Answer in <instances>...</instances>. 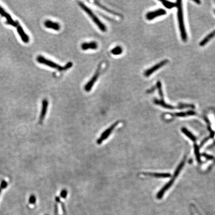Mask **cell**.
<instances>
[{
  "mask_svg": "<svg viewBox=\"0 0 215 215\" xmlns=\"http://www.w3.org/2000/svg\"><path fill=\"white\" fill-rule=\"evenodd\" d=\"M176 7H177V18L178 24H179V29L180 31L181 38L183 41H187V35L186 33L184 17L183 14L182 5L181 1H177L176 2Z\"/></svg>",
  "mask_w": 215,
  "mask_h": 215,
  "instance_id": "obj_1",
  "label": "cell"
},
{
  "mask_svg": "<svg viewBox=\"0 0 215 215\" xmlns=\"http://www.w3.org/2000/svg\"><path fill=\"white\" fill-rule=\"evenodd\" d=\"M36 60L38 63H41L42 64L50 67L51 68L57 69L59 71H64V70H67L71 68L73 65V63L71 62H69L68 63H67L64 66H61V65H59L57 63H55L54 62L50 60L47 59L41 55H39L38 57Z\"/></svg>",
  "mask_w": 215,
  "mask_h": 215,
  "instance_id": "obj_2",
  "label": "cell"
},
{
  "mask_svg": "<svg viewBox=\"0 0 215 215\" xmlns=\"http://www.w3.org/2000/svg\"><path fill=\"white\" fill-rule=\"evenodd\" d=\"M79 6L83 10H84L86 13V14L89 15L91 19H92L93 22L97 26L99 29H100L103 32H106L107 31V27L104 24L101 22L100 19L94 14L92 10H91L89 7H87L84 3L81 2H78Z\"/></svg>",
  "mask_w": 215,
  "mask_h": 215,
  "instance_id": "obj_3",
  "label": "cell"
},
{
  "mask_svg": "<svg viewBox=\"0 0 215 215\" xmlns=\"http://www.w3.org/2000/svg\"><path fill=\"white\" fill-rule=\"evenodd\" d=\"M119 124V121H116L114 123L113 125H111L108 128H107L104 131H103V133L101 134V136L99 137L97 140L96 142L98 144H101L103 142L106 140L110 136V135L113 133V131H114L117 126H118Z\"/></svg>",
  "mask_w": 215,
  "mask_h": 215,
  "instance_id": "obj_4",
  "label": "cell"
},
{
  "mask_svg": "<svg viewBox=\"0 0 215 215\" xmlns=\"http://www.w3.org/2000/svg\"><path fill=\"white\" fill-rule=\"evenodd\" d=\"M100 70H101V65H99V66L98 67V68L96 71L95 73L94 74L92 78L91 79L89 82H87V84L85 86L84 89L86 92H89L91 89H92L93 86L94 85L95 82L97 81V79H98L100 72Z\"/></svg>",
  "mask_w": 215,
  "mask_h": 215,
  "instance_id": "obj_5",
  "label": "cell"
},
{
  "mask_svg": "<svg viewBox=\"0 0 215 215\" xmlns=\"http://www.w3.org/2000/svg\"><path fill=\"white\" fill-rule=\"evenodd\" d=\"M168 62V60L165 59L164 60H162L160 62L157 63V64L154 65V66H152V67H151L149 69L146 70L145 72L144 73V75L145 77H149L151 74L154 73V72L158 70L159 69L161 68V67H162V66L166 65Z\"/></svg>",
  "mask_w": 215,
  "mask_h": 215,
  "instance_id": "obj_6",
  "label": "cell"
},
{
  "mask_svg": "<svg viewBox=\"0 0 215 215\" xmlns=\"http://www.w3.org/2000/svg\"><path fill=\"white\" fill-rule=\"evenodd\" d=\"M166 14V10L164 9H158L157 10H154L152 12H150L147 13L146 15V19L149 21H151L153 19H155L161 15H164Z\"/></svg>",
  "mask_w": 215,
  "mask_h": 215,
  "instance_id": "obj_7",
  "label": "cell"
},
{
  "mask_svg": "<svg viewBox=\"0 0 215 215\" xmlns=\"http://www.w3.org/2000/svg\"><path fill=\"white\" fill-rule=\"evenodd\" d=\"M0 15H2V17H6V19L7 20V23L11 26L17 27L19 25V22L17 21L16 22L14 21L11 17V16L9 14H8L1 6H0Z\"/></svg>",
  "mask_w": 215,
  "mask_h": 215,
  "instance_id": "obj_8",
  "label": "cell"
},
{
  "mask_svg": "<svg viewBox=\"0 0 215 215\" xmlns=\"http://www.w3.org/2000/svg\"><path fill=\"white\" fill-rule=\"evenodd\" d=\"M48 107V101L46 99H43L42 102V107H41V113L39 116V123L41 124L45 119V117L46 116L47 111Z\"/></svg>",
  "mask_w": 215,
  "mask_h": 215,
  "instance_id": "obj_9",
  "label": "cell"
},
{
  "mask_svg": "<svg viewBox=\"0 0 215 215\" xmlns=\"http://www.w3.org/2000/svg\"><path fill=\"white\" fill-rule=\"evenodd\" d=\"M176 177H177L173 175V177L172 179H171L167 183V184L160 190V191L159 192L157 195V198L158 199H161V198H162L163 196V195H164L166 191H167V190L169 189V188L172 185Z\"/></svg>",
  "mask_w": 215,
  "mask_h": 215,
  "instance_id": "obj_10",
  "label": "cell"
},
{
  "mask_svg": "<svg viewBox=\"0 0 215 215\" xmlns=\"http://www.w3.org/2000/svg\"><path fill=\"white\" fill-rule=\"evenodd\" d=\"M45 26L47 29H53L56 31H59L61 29V26L59 23L50 20H46V21H45Z\"/></svg>",
  "mask_w": 215,
  "mask_h": 215,
  "instance_id": "obj_11",
  "label": "cell"
},
{
  "mask_svg": "<svg viewBox=\"0 0 215 215\" xmlns=\"http://www.w3.org/2000/svg\"><path fill=\"white\" fill-rule=\"evenodd\" d=\"M98 47V45L97 42L91 41L89 43H84L81 45V48L83 50H95Z\"/></svg>",
  "mask_w": 215,
  "mask_h": 215,
  "instance_id": "obj_12",
  "label": "cell"
},
{
  "mask_svg": "<svg viewBox=\"0 0 215 215\" xmlns=\"http://www.w3.org/2000/svg\"><path fill=\"white\" fill-rule=\"evenodd\" d=\"M17 33L19 34V36H20L22 41H24V43H29V37L24 32L22 27L20 24H19L17 27Z\"/></svg>",
  "mask_w": 215,
  "mask_h": 215,
  "instance_id": "obj_13",
  "label": "cell"
},
{
  "mask_svg": "<svg viewBox=\"0 0 215 215\" xmlns=\"http://www.w3.org/2000/svg\"><path fill=\"white\" fill-rule=\"evenodd\" d=\"M143 174L157 178H169L171 176L170 174L167 173H143Z\"/></svg>",
  "mask_w": 215,
  "mask_h": 215,
  "instance_id": "obj_14",
  "label": "cell"
},
{
  "mask_svg": "<svg viewBox=\"0 0 215 215\" xmlns=\"http://www.w3.org/2000/svg\"><path fill=\"white\" fill-rule=\"evenodd\" d=\"M154 102L155 104L158 105H159V106H161L162 107L166 108V109H174L175 108V107H173V106H171L170 105L166 104V103L163 101V100H157V99H155V100H154Z\"/></svg>",
  "mask_w": 215,
  "mask_h": 215,
  "instance_id": "obj_15",
  "label": "cell"
},
{
  "mask_svg": "<svg viewBox=\"0 0 215 215\" xmlns=\"http://www.w3.org/2000/svg\"><path fill=\"white\" fill-rule=\"evenodd\" d=\"M215 36V31H214L209 34L204 39L202 40L200 43V45L201 46H203L206 45L211 39H212Z\"/></svg>",
  "mask_w": 215,
  "mask_h": 215,
  "instance_id": "obj_16",
  "label": "cell"
},
{
  "mask_svg": "<svg viewBox=\"0 0 215 215\" xmlns=\"http://www.w3.org/2000/svg\"><path fill=\"white\" fill-rule=\"evenodd\" d=\"M181 131H182V133H184L185 135H186L187 137H188L193 142H195L196 140V137H195L194 135L192 133H191V132H190L187 128H182V129H181Z\"/></svg>",
  "mask_w": 215,
  "mask_h": 215,
  "instance_id": "obj_17",
  "label": "cell"
},
{
  "mask_svg": "<svg viewBox=\"0 0 215 215\" xmlns=\"http://www.w3.org/2000/svg\"><path fill=\"white\" fill-rule=\"evenodd\" d=\"M123 48L121 46H117L114 47L113 49L111 50V53L114 55H119L123 53Z\"/></svg>",
  "mask_w": 215,
  "mask_h": 215,
  "instance_id": "obj_18",
  "label": "cell"
},
{
  "mask_svg": "<svg viewBox=\"0 0 215 215\" xmlns=\"http://www.w3.org/2000/svg\"><path fill=\"white\" fill-rule=\"evenodd\" d=\"M163 5L168 9H172L173 8L176 7V3L172 2L167 1H161Z\"/></svg>",
  "mask_w": 215,
  "mask_h": 215,
  "instance_id": "obj_19",
  "label": "cell"
},
{
  "mask_svg": "<svg viewBox=\"0 0 215 215\" xmlns=\"http://www.w3.org/2000/svg\"><path fill=\"white\" fill-rule=\"evenodd\" d=\"M194 147L195 154L196 155L197 160L198 161V162H201V158H200V154L199 147L197 144H194Z\"/></svg>",
  "mask_w": 215,
  "mask_h": 215,
  "instance_id": "obj_20",
  "label": "cell"
},
{
  "mask_svg": "<svg viewBox=\"0 0 215 215\" xmlns=\"http://www.w3.org/2000/svg\"><path fill=\"white\" fill-rule=\"evenodd\" d=\"M156 86H157V89L158 91V93L159 94V96H161V98L163 100V93L162 92V86H161V84L160 81H158L156 84Z\"/></svg>",
  "mask_w": 215,
  "mask_h": 215,
  "instance_id": "obj_21",
  "label": "cell"
},
{
  "mask_svg": "<svg viewBox=\"0 0 215 215\" xmlns=\"http://www.w3.org/2000/svg\"><path fill=\"white\" fill-rule=\"evenodd\" d=\"M97 5L98 6H99V7H101V8H102L103 9H104V10H106V11H107V12H109V13H111V14H114V15H117V14L116 13H114V12H113V11L110 10H109V9H107L106 8H105V7H104L103 6L101 5L100 3H97Z\"/></svg>",
  "mask_w": 215,
  "mask_h": 215,
  "instance_id": "obj_22",
  "label": "cell"
},
{
  "mask_svg": "<svg viewBox=\"0 0 215 215\" xmlns=\"http://www.w3.org/2000/svg\"><path fill=\"white\" fill-rule=\"evenodd\" d=\"M67 195V191L66 189H63L62 190L60 193V196L62 198H65L66 197Z\"/></svg>",
  "mask_w": 215,
  "mask_h": 215,
  "instance_id": "obj_23",
  "label": "cell"
},
{
  "mask_svg": "<svg viewBox=\"0 0 215 215\" xmlns=\"http://www.w3.org/2000/svg\"><path fill=\"white\" fill-rule=\"evenodd\" d=\"M36 197L34 196V195H31L30 198H29V202L30 204H34V203H36Z\"/></svg>",
  "mask_w": 215,
  "mask_h": 215,
  "instance_id": "obj_24",
  "label": "cell"
},
{
  "mask_svg": "<svg viewBox=\"0 0 215 215\" xmlns=\"http://www.w3.org/2000/svg\"><path fill=\"white\" fill-rule=\"evenodd\" d=\"M175 115L176 117H185L186 116H187V113H183V112H180V113H177L175 114Z\"/></svg>",
  "mask_w": 215,
  "mask_h": 215,
  "instance_id": "obj_25",
  "label": "cell"
},
{
  "mask_svg": "<svg viewBox=\"0 0 215 215\" xmlns=\"http://www.w3.org/2000/svg\"><path fill=\"white\" fill-rule=\"evenodd\" d=\"M203 156L204 157H206V158L208 159H210V160H213L214 159V157L213 156L211 155H208V154H203Z\"/></svg>",
  "mask_w": 215,
  "mask_h": 215,
  "instance_id": "obj_26",
  "label": "cell"
},
{
  "mask_svg": "<svg viewBox=\"0 0 215 215\" xmlns=\"http://www.w3.org/2000/svg\"><path fill=\"white\" fill-rule=\"evenodd\" d=\"M7 185H8L6 181H3L2 182V183H1V185L0 187L2 188V189L6 188L7 186Z\"/></svg>",
  "mask_w": 215,
  "mask_h": 215,
  "instance_id": "obj_27",
  "label": "cell"
},
{
  "mask_svg": "<svg viewBox=\"0 0 215 215\" xmlns=\"http://www.w3.org/2000/svg\"><path fill=\"white\" fill-rule=\"evenodd\" d=\"M187 114H188V116H192V115H194V114H196L195 112L192 111H188V112H187Z\"/></svg>",
  "mask_w": 215,
  "mask_h": 215,
  "instance_id": "obj_28",
  "label": "cell"
},
{
  "mask_svg": "<svg viewBox=\"0 0 215 215\" xmlns=\"http://www.w3.org/2000/svg\"><path fill=\"white\" fill-rule=\"evenodd\" d=\"M155 87H153V88H151V89H150L149 90L147 91V92L149 93L152 92H154V91L155 90Z\"/></svg>",
  "mask_w": 215,
  "mask_h": 215,
  "instance_id": "obj_29",
  "label": "cell"
},
{
  "mask_svg": "<svg viewBox=\"0 0 215 215\" xmlns=\"http://www.w3.org/2000/svg\"><path fill=\"white\" fill-rule=\"evenodd\" d=\"M193 1L195 2V3H196L197 4H200L201 3V2H200L199 0H196V1Z\"/></svg>",
  "mask_w": 215,
  "mask_h": 215,
  "instance_id": "obj_30",
  "label": "cell"
},
{
  "mask_svg": "<svg viewBox=\"0 0 215 215\" xmlns=\"http://www.w3.org/2000/svg\"><path fill=\"white\" fill-rule=\"evenodd\" d=\"M1 189H2V188L0 187V193H1Z\"/></svg>",
  "mask_w": 215,
  "mask_h": 215,
  "instance_id": "obj_31",
  "label": "cell"
},
{
  "mask_svg": "<svg viewBox=\"0 0 215 215\" xmlns=\"http://www.w3.org/2000/svg\"><path fill=\"white\" fill-rule=\"evenodd\" d=\"M214 12H215V10H214Z\"/></svg>",
  "mask_w": 215,
  "mask_h": 215,
  "instance_id": "obj_32",
  "label": "cell"
}]
</instances>
